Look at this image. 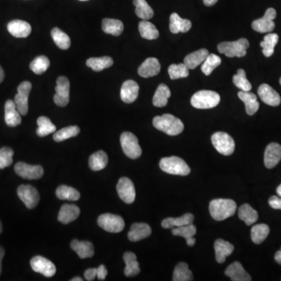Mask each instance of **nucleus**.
<instances>
[{
    "instance_id": "obj_37",
    "label": "nucleus",
    "mask_w": 281,
    "mask_h": 281,
    "mask_svg": "<svg viewBox=\"0 0 281 281\" xmlns=\"http://www.w3.org/2000/svg\"><path fill=\"white\" fill-rule=\"evenodd\" d=\"M138 29H139L140 35L143 39L154 40L158 39L160 36V32L157 30L155 26L148 20L141 21L138 25Z\"/></svg>"
},
{
    "instance_id": "obj_4",
    "label": "nucleus",
    "mask_w": 281,
    "mask_h": 281,
    "mask_svg": "<svg viewBox=\"0 0 281 281\" xmlns=\"http://www.w3.org/2000/svg\"><path fill=\"white\" fill-rule=\"evenodd\" d=\"M160 167L163 171L173 175L187 176L190 174V167L182 159L177 157L163 158L160 162Z\"/></svg>"
},
{
    "instance_id": "obj_57",
    "label": "nucleus",
    "mask_w": 281,
    "mask_h": 281,
    "mask_svg": "<svg viewBox=\"0 0 281 281\" xmlns=\"http://www.w3.org/2000/svg\"><path fill=\"white\" fill-rule=\"evenodd\" d=\"M274 259L276 263L281 265V248L279 251L276 252V254H275Z\"/></svg>"
},
{
    "instance_id": "obj_63",
    "label": "nucleus",
    "mask_w": 281,
    "mask_h": 281,
    "mask_svg": "<svg viewBox=\"0 0 281 281\" xmlns=\"http://www.w3.org/2000/svg\"><path fill=\"white\" fill-rule=\"evenodd\" d=\"M279 84H280V85H281V78H280V79H279Z\"/></svg>"
},
{
    "instance_id": "obj_52",
    "label": "nucleus",
    "mask_w": 281,
    "mask_h": 281,
    "mask_svg": "<svg viewBox=\"0 0 281 281\" xmlns=\"http://www.w3.org/2000/svg\"><path fill=\"white\" fill-rule=\"evenodd\" d=\"M269 205L270 207L274 209H280L281 210V197L273 196L269 198Z\"/></svg>"
},
{
    "instance_id": "obj_20",
    "label": "nucleus",
    "mask_w": 281,
    "mask_h": 281,
    "mask_svg": "<svg viewBox=\"0 0 281 281\" xmlns=\"http://www.w3.org/2000/svg\"><path fill=\"white\" fill-rule=\"evenodd\" d=\"M7 30L14 37L22 39L30 36L32 26L24 20H14L9 23Z\"/></svg>"
},
{
    "instance_id": "obj_5",
    "label": "nucleus",
    "mask_w": 281,
    "mask_h": 281,
    "mask_svg": "<svg viewBox=\"0 0 281 281\" xmlns=\"http://www.w3.org/2000/svg\"><path fill=\"white\" fill-rule=\"evenodd\" d=\"M249 47V42L246 39H240L235 42H221L217 49L222 54L228 57H243L247 54V49Z\"/></svg>"
},
{
    "instance_id": "obj_11",
    "label": "nucleus",
    "mask_w": 281,
    "mask_h": 281,
    "mask_svg": "<svg viewBox=\"0 0 281 281\" xmlns=\"http://www.w3.org/2000/svg\"><path fill=\"white\" fill-rule=\"evenodd\" d=\"M14 170L19 177L28 180H38L44 174V170L40 165H29L20 162L14 166Z\"/></svg>"
},
{
    "instance_id": "obj_62",
    "label": "nucleus",
    "mask_w": 281,
    "mask_h": 281,
    "mask_svg": "<svg viewBox=\"0 0 281 281\" xmlns=\"http://www.w3.org/2000/svg\"><path fill=\"white\" fill-rule=\"evenodd\" d=\"M79 1H88V0H79Z\"/></svg>"
},
{
    "instance_id": "obj_50",
    "label": "nucleus",
    "mask_w": 281,
    "mask_h": 281,
    "mask_svg": "<svg viewBox=\"0 0 281 281\" xmlns=\"http://www.w3.org/2000/svg\"><path fill=\"white\" fill-rule=\"evenodd\" d=\"M233 82L235 84L236 87L241 89V91H251V83L246 78L245 71L243 69L237 70V74L233 77Z\"/></svg>"
},
{
    "instance_id": "obj_30",
    "label": "nucleus",
    "mask_w": 281,
    "mask_h": 281,
    "mask_svg": "<svg viewBox=\"0 0 281 281\" xmlns=\"http://www.w3.org/2000/svg\"><path fill=\"white\" fill-rule=\"evenodd\" d=\"M209 54V51L206 49H199V50L189 54L183 59V64H185L189 69H195L200 64H202Z\"/></svg>"
},
{
    "instance_id": "obj_10",
    "label": "nucleus",
    "mask_w": 281,
    "mask_h": 281,
    "mask_svg": "<svg viewBox=\"0 0 281 281\" xmlns=\"http://www.w3.org/2000/svg\"><path fill=\"white\" fill-rule=\"evenodd\" d=\"M276 17V11L273 8H269L265 13L264 17L254 20L252 24L253 30L259 33H267L274 30L275 23L273 21Z\"/></svg>"
},
{
    "instance_id": "obj_61",
    "label": "nucleus",
    "mask_w": 281,
    "mask_h": 281,
    "mask_svg": "<svg viewBox=\"0 0 281 281\" xmlns=\"http://www.w3.org/2000/svg\"><path fill=\"white\" fill-rule=\"evenodd\" d=\"M2 231H3V226H2V224H1V222H0V234L2 233Z\"/></svg>"
},
{
    "instance_id": "obj_59",
    "label": "nucleus",
    "mask_w": 281,
    "mask_h": 281,
    "mask_svg": "<svg viewBox=\"0 0 281 281\" xmlns=\"http://www.w3.org/2000/svg\"><path fill=\"white\" fill-rule=\"evenodd\" d=\"M276 193H277V195L279 196V197H281V184L280 185L278 186L277 189H276Z\"/></svg>"
},
{
    "instance_id": "obj_6",
    "label": "nucleus",
    "mask_w": 281,
    "mask_h": 281,
    "mask_svg": "<svg viewBox=\"0 0 281 281\" xmlns=\"http://www.w3.org/2000/svg\"><path fill=\"white\" fill-rule=\"evenodd\" d=\"M212 143L219 153L231 155L235 149V142L231 135L225 132H215L212 136Z\"/></svg>"
},
{
    "instance_id": "obj_17",
    "label": "nucleus",
    "mask_w": 281,
    "mask_h": 281,
    "mask_svg": "<svg viewBox=\"0 0 281 281\" xmlns=\"http://www.w3.org/2000/svg\"><path fill=\"white\" fill-rule=\"evenodd\" d=\"M281 160V145L278 143H270L266 147L264 154V164L266 168L276 167Z\"/></svg>"
},
{
    "instance_id": "obj_7",
    "label": "nucleus",
    "mask_w": 281,
    "mask_h": 281,
    "mask_svg": "<svg viewBox=\"0 0 281 281\" xmlns=\"http://www.w3.org/2000/svg\"><path fill=\"white\" fill-rule=\"evenodd\" d=\"M120 145L127 157L132 160L138 159L142 155V148L138 144V139L131 132H123L120 136Z\"/></svg>"
},
{
    "instance_id": "obj_40",
    "label": "nucleus",
    "mask_w": 281,
    "mask_h": 281,
    "mask_svg": "<svg viewBox=\"0 0 281 281\" xmlns=\"http://www.w3.org/2000/svg\"><path fill=\"white\" fill-rule=\"evenodd\" d=\"M279 36L274 33L266 35L263 42H260V46L263 48V53L266 57H270L274 52L275 46L277 44Z\"/></svg>"
},
{
    "instance_id": "obj_9",
    "label": "nucleus",
    "mask_w": 281,
    "mask_h": 281,
    "mask_svg": "<svg viewBox=\"0 0 281 281\" xmlns=\"http://www.w3.org/2000/svg\"><path fill=\"white\" fill-rule=\"evenodd\" d=\"M32 88V84L29 81H23L17 88V94L14 98V103L21 116H25L28 112V97Z\"/></svg>"
},
{
    "instance_id": "obj_34",
    "label": "nucleus",
    "mask_w": 281,
    "mask_h": 281,
    "mask_svg": "<svg viewBox=\"0 0 281 281\" xmlns=\"http://www.w3.org/2000/svg\"><path fill=\"white\" fill-rule=\"evenodd\" d=\"M170 96H171V92L168 86L166 85L165 84H160L154 95L152 103L157 107H164L167 106Z\"/></svg>"
},
{
    "instance_id": "obj_33",
    "label": "nucleus",
    "mask_w": 281,
    "mask_h": 281,
    "mask_svg": "<svg viewBox=\"0 0 281 281\" xmlns=\"http://www.w3.org/2000/svg\"><path fill=\"white\" fill-rule=\"evenodd\" d=\"M102 28L106 34L120 36L123 30V24L116 19L105 18L102 23Z\"/></svg>"
},
{
    "instance_id": "obj_53",
    "label": "nucleus",
    "mask_w": 281,
    "mask_h": 281,
    "mask_svg": "<svg viewBox=\"0 0 281 281\" xmlns=\"http://www.w3.org/2000/svg\"><path fill=\"white\" fill-rule=\"evenodd\" d=\"M97 277V269L96 268H91L84 272V278L86 280L92 281Z\"/></svg>"
},
{
    "instance_id": "obj_60",
    "label": "nucleus",
    "mask_w": 281,
    "mask_h": 281,
    "mask_svg": "<svg viewBox=\"0 0 281 281\" xmlns=\"http://www.w3.org/2000/svg\"><path fill=\"white\" fill-rule=\"evenodd\" d=\"M71 281H82L83 279H81V277H78V276H77V277L73 278V279H71Z\"/></svg>"
},
{
    "instance_id": "obj_45",
    "label": "nucleus",
    "mask_w": 281,
    "mask_h": 281,
    "mask_svg": "<svg viewBox=\"0 0 281 281\" xmlns=\"http://www.w3.org/2000/svg\"><path fill=\"white\" fill-rule=\"evenodd\" d=\"M39 128L37 135L39 137H46L56 132V128L46 116H40L37 120Z\"/></svg>"
},
{
    "instance_id": "obj_3",
    "label": "nucleus",
    "mask_w": 281,
    "mask_h": 281,
    "mask_svg": "<svg viewBox=\"0 0 281 281\" xmlns=\"http://www.w3.org/2000/svg\"><path fill=\"white\" fill-rule=\"evenodd\" d=\"M221 102V96L217 92L209 90H202L194 94L191 100L193 107L206 110L215 107Z\"/></svg>"
},
{
    "instance_id": "obj_51",
    "label": "nucleus",
    "mask_w": 281,
    "mask_h": 281,
    "mask_svg": "<svg viewBox=\"0 0 281 281\" xmlns=\"http://www.w3.org/2000/svg\"><path fill=\"white\" fill-rule=\"evenodd\" d=\"M14 151L8 147L0 148V169L10 167L13 164Z\"/></svg>"
},
{
    "instance_id": "obj_14",
    "label": "nucleus",
    "mask_w": 281,
    "mask_h": 281,
    "mask_svg": "<svg viewBox=\"0 0 281 281\" xmlns=\"http://www.w3.org/2000/svg\"><path fill=\"white\" fill-rule=\"evenodd\" d=\"M17 195L29 209L36 208L40 200L39 192L33 186L20 185L17 189Z\"/></svg>"
},
{
    "instance_id": "obj_19",
    "label": "nucleus",
    "mask_w": 281,
    "mask_h": 281,
    "mask_svg": "<svg viewBox=\"0 0 281 281\" xmlns=\"http://www.w3.org/2000/svg\"><path fill=\"white\" fill-rule=\"evenodd\" d=\"M139 85L133 80L123 82L120 90V98L125 103H132L138 99Z\"/></svg>"
},
{
    "instance_id": "obj_25",
    "label": "nucleus",
    "mask_w": 281,
    "mask_h": 281,
    "mask_svg": "<svg viewBox=\"0 0 281 281\" xmlns=\"http://www.w3.org/2000/svg\"><path fill=\"white\" fill-rule=\"evenodd\" d=\"M21 115L17 110L15 103L12 100H7L5 104V121L7 126L17 127L21 123Z\"/></svg>"
},
{
    "instance_id": "obj_12",
    "label": "nucleus",
    "mask_w": 281,
    "mask_h": 281,
    "mask_svg": "<svg viewBox=\"0 0 281 281\" xmlns=\"http://www.w3.org/2000/svg\"><path fill=\"white\" fill-rule=\"evenodd\" d=\"M56 95L54 103L59 107L68 106L70 101V81L66 77L61 76L56 81Z\"/></svg>"
},
{
    "instance_id": "obj_58",
    "label": "nucleus",
    "mask_w": 281,
    "mask_h": 281,
    "mask_svg": "<svg viewBox=\"0 0 281 281\" xmlns=\"http://www.w3.org/2000/svg\"><path fill=\"white\" fill-rule=\"evenodd\" d=\"M5 78V73H4V69H3L2 67L0 66V84L3 82V81Z\"/></svg>"
},
{
    "instance_id": "obj_18",
    "label": "nucleus",
    "mask_w": 281,
    "mask_h": 281,
    "mask_svg": "<svg viewBox=\"0 0 281 281\" xmlns=\"http://www.w3.org/2000/svg\"><path fill=\"white\" fill-rule=\"evenodd\" d=\"M161 65L158 59L154 57H149L145 59L142 65L138 68V74L142 78H148L157 76L160 72Z\"/></svg>"
},
{
    "instance_id": "obj_54",
    "label": "nucleus",
    "mask_w": 281,
    "mask_h": 281,
    "mask_svg": "<svg viewBox=\"0 0 281 281\" xmlns=\"http://www.w3.org/2000/svg\"><path fill=\"white\" fill-rule=\"evenodd\" d=\"M97 269V278H98L100 280H104L106 279V276L108 274L107 269L105 267V266L101 265V266H99Z\"/></svg>"
},
{
    "instance_id": "obj_13",
    "label": "nucleus",
    "mask_w": 281,
    "mask_h": 281,
    "mask_svg": "<svg viewBox=\"0 0 281 281\" xmlns=\"http://www.w3.org/2000/svg\"><path fill=\"white\" fill-rule=\"evenodd\" d=\"M30 264L35 272L41 273L46 277L53 276L56 272V266L49 259L42 256H37L32 258Z\"/></svg>"
},
{
    "instance_id": "obj_23",
    "label": "nucleus",
    "mask_w": 281,
    "mask_h": 281,
    "mask_svg": "<svg viewBox=\"0 0 281 281\" xmlns=\"http://www.w3.org/2000/svg\"><path fill=\"white\" fill-rule=\"evenodd\" d=\"M192 22L188 19H183L177 14L173 13L170 18V30L173 34L186 33L192 28Z\"/></svg>"
},
{
    "instance_id": "obj_15",
    "label": "nucleus",
    "mask_w": 281,
    "mask_h": 281,
    "mask_svg": "<svg viewBox=\"0 0 281 281\" xmlns=\"http://www.w3.org/2000/svg\"><path fill=\"white\" fill-rule=\"evenodd\" d=\"M119 197L127 204H132L135 202L136 192L133 182L128 177H121L116 185Z\"/></svg>"
},
{
    "instance_id": "obj_16",
    "label": "nucleus",
    "mask_w": 281,
    "mask_h": 281,
    "mask_svg": "<svg viewBox=\"0 0 281 281\" xmlns=\"http://www.w3.org/2000/svg\"><path fill=\"white\" fill-rule=\"evenodd\" d=\"M258 94L262 101L269 106H277L280 104V96L269 84H263L259 86Z\"/></svg>"
},
{
    "instance_id": "obj_31",
    "label": "nucleus",
    "mask_w": 281,
    "mask_h": 281,
    "mask_svg": "<svg viewBox=\"0 0 281 281\" xmlns=\"http://www.w3.org/2000/svg\"><path fill=\"white\" fill-rule=\"evenodd\" d=\"M123 260H124L126 267L124 269V274L126 276H135L139 274L141 269L139 267V263L137 260L136 255L132 252H127L123 254Z\"/></svg>"
},
{
    "instance_id": "obj_1",
    "label": "nucleus",
    "mask_w": 281,
    "mask_h": 281,
    "mask_svg": "<svg viewBox=\"0 0 281 281\" xmlns=\"http://www.w3.org/2000/svg\"><path fill=\"white\" fill-rule=\"evenodd\" d=\"M237 210V205L232 199H216L209 203V212L215 221H222L233 216Z\"/></svg>"
},
{
    "instance_id": "obj_48",
    "label": "nucleus",
    "mask_w": 281,
    "mask_h": 281,
    "mask_svg": "<svg viewBox=\"0 0 281 281\" xmlns=\"http://www.w3.org/2000/svg\"><path fill=\"white\" fill-rule=\"evenodd\" d=\"M168 73L170 79H180L189 76V69L184 64H171L169 67Z\"/></svg>"
},
{
    "instance_id": "obj_29",
    "label": "nucleus",
    "mask_w": 281,
    "mask_h": 281,
    "mask_svg": "<svg viewBox=\"0 0 281 281\" xmlns=\"http://www.w3.org/2000/svg\"><path fill=\"white\" fill-rule=\"evenodd\" d=\"M71 248L76 252L81 259H87L94 256V246L89 241H81L73 240L71 244Z\"/></svg>"
},
{
    "instance_id": "obj_43",
    "label": "nucleus",
    "mask_w": 281,
    "mask_h": 281,
    "mask_svg": "<svg viewBox=\"0 0 281 281\" xmlns=\"http://www.w3.org/2000/svg\"><path fill=\"white\" fill-rule=\"evenodd\" d=\"M174 281H192L193 280V274L189 268V265L185 263H179L174 269Z\"/></svg>"
},
{
    "instance_id": "obj_24",
    "label": "nucleus",
    "mask_w": 281,
    "mask_h": 281,
    "mask_svg": "<svg viewBox=\"0 0 281 281\" xmlns=\"http://www.w3.org/2000/svg\"><path fill=\"white\" fill-rule=\"evenodd\" d=\"M215 259L219 263H224L226 261V258L231 256L234 250V245L228 241L223 239H217L214 243Z\"/></svg>"
},
{
    "instance_id": "obj_26",
    "label": "nucleus",
    "mask_w": 281,
    "mask_h": 281,
    "mask_svg": "<svg viewBox=\"0 0 281 281\" xmlns=\"http://www.w3.org/2000/svg\"><path fill=\"white\" fill-rule=\"evenodd\" d=\"M79 208L75 205L65 204L61 207L58 215V221L64 224H70L79 216Z\"/></svg>"
},
{
    "instance_id": "obj_47",
    "label": "nucleus",
    "mask_w": 281,
    "mask_h": 281,
    "mask_svg": "<svg viewBox=\"0 0 281 281\" xmlns=\"http://www.w3.org/2000/svg\"><path fill=\"white\" fill-rule=\"evenodd\" d=\"M79 133L80 128L78 126L67 127L54 133L53 139L56 142H60L68 138L76 137Z\"/></svg>"
},
{
    "instance_id": "obj_42",
    "label": "nucleus",
    "mask_w": 281,
    "mask_h": 281,
    "mask_svg": "<svg viewBox=\"0 0 281 281\" xmlns=\"http://www.w3.org/2000/svg\"><path fill=\"white\" fill-rule=\"evenodd\" d=\"M269 234V226L264 224L253 226L251 231V237L255 244H261L266 240Z\"/></svg>"
},
{
    "instance_id": "obj_8",
    "label": "nucleus",
    "mask_w": 281,
    "mask_h": 281,
    "mask_svg": "<svg viewBox=\"0 0 281 281\" xmlns=\"http://www.w3.org/2000/svg\"><path fill=\"white\" fill-rule=\"evenodd\" d=\"M98 224L103 230L110 233L121 232L125 226L124 221L121 216L111 213L100 215Z\"/></svg>"
},
{
    "instance_id": "obj_49",
    "label": "nucleus",
    "mask_w": 281,
    "mask_h": 281,
    "mask_svg": "<svg viewBox=\"0 0 281 281\" xmlns=\"http://www.w3.org/2000/svg\"><path fill=\"white\" fill-rule=\"evenodd\" d=\"M50 66V61L46 56H37L30 64V69L35 74H42L47 71Z\"/></svg>"
},
{
    "instance_id": "obj_22",
    "label": "nucleus",
    "mask_w": 281,
    "mask_h": 281,
    "mask_svg": "<svg viewBox=\"0 0 281 281\" xmlns=\"http://www.w3.org/2000/svg\"><path fill=\"white\" fill-rule=\"evenodd\" d=\"M226 276H229L233 281H251L252 277L239 262H234L225 270Z\"/></svg>"
},
{
    "instance_id": "obj_46",
    "label": "nucleus",
    "mask_w": 281,
    "mask_h": 281,
    "mask_svg": "<svg viewBox=\"0 0 281 281\" xmlns=\"http://www.w3.org/2000/svg\"><path fill=\"white\" fill-rule=\"evenodd\" d=\"M221 64V57L215 55V54H209L206 59H205L202 64V73H203L206 76H209L212 74V71L215 69V68L219 67Z\"/></svg>"
},
{
    "instance_id": "obj_41",
    "label": "nucleus",
    "mask_w": 281,
    "mask_h": 281,
    "mask_svg": "<svg viewBox=\"0 0 281 281\" xmlns=\"http://www.w3.org/2000/svg\"><path fill=\"white\" fill-rule=\"evenodd\" d=\"M51 36L59 49L64 50L69 49L71 46V39L65 32L58 27H54L51 32Z\"/></svg>"
},
{
    "instance_id": "obj_28",
    "label": "nucleus",
    "mask_w": 281,
    "mask_h": 281,
    "mask_svg": "<svg viewBox=\"0 0 281 281\" xmlns=\"http://www.w3.org/2000/svg\"><path fill=\"white\" fill-rule=\"evenodd\" d=\"M196 231H196V226L191 224L174 228L172 230V234L174 236H179L185 238L188 245L192 247L196 244V239L194 238V236L196 235Z\"/></svg>"
},
{
    "instance_id": "obj_21",
    "label": "nucleus",
    "mask_w": 281,
    "mask_h": 281,
    "mask_svg": "<svg viewBox=\"0 0 281 281\" xmlns=\"http://www.w3.org/2000/svg\"><path fill=\"white\" fill-rule=\"evenodd\" d=\"M152 229L148 224L145 223H136L132 224L131 231L128 233V239L131 241H138L149 237Z\"/></svg>"
},
{
    "instance_id": "obj_39",
    "label": "nucleus",
    "mask_w": 281,
    "mask_h": 281,
    "mask_svg": "<svg viewBox=\"0 0 281 281\" xmlns=\"http://www.w3.org/2000/svg\"><path fill=\"white\" fill-rule=\"evenodd\" d=\"M133 4L135 6V14L139 18L143 20L152 18L154 15L153 10L145 0H134Z\"/></svg>"
},
{
    "instance_id": "obj_27",
    "label": "nucleus",
    "mask_w": 281,
    "mask_h": 281,
    "mask_svg": "<svg viewBox=\"0 0 281 281\" xmlns=\"http://www.w3.org/2000/svg\"><path fill=\"white\" fill-rule=\"evenodd\" d=\"M238 97L241 101L244 102L247 114L253 116L259 110V103L254 93L241 91L238 92Z\"/></svg>"
},
{
    "instance_id": "obj_38",
    "label": "nucleus",
    "mask_w": 281,
    "mask_h": 281,
    "mask_svg": "<svg viewBox=\"0 0 281 281\" xmlns=\"http://www.w3.org/2000/svg\"><path fill=\"white\" fill-rule=\"evenodd\" d=\"M86 64L88 68H91L93 71H102L106 68L113 66V60L110 56H103V57L89 58L86 61Z\"/></svg>"
},
{
    "instance_id": "obj_35",
    "label": "nucleus",
    "mask_w": 281,
    "mask_h": 281,
    "mask_svg": "<svg viewBox=\"0 0 281 281\" xmlns=\"http://www.w3.org/2000/svg\"><path fill=\"white\" fill-rule=\"evenodd\" d=\"M238 216L247 226L255 224L259 219L258 212L252 207L249 204H244L238 209Z\"/></svg>"
},
{
    "instance_id": "obj_44",
    "label": "nucleus",
    "mask_w": 281,
    "mask_h": 281,
    "mask_svg": "<svg viewBox=\"0 0 281 281\" xmlns=\"http://www.w3.org/2000/svg\"><path fill=\"white\" fill-rule=\"evenodd\" d=\"M56 196L61 200L78 201L81 197L78 191L74 188L61 185L56 189Z\"/></svg>"
},
{
    "instance_id": "obj_36",
    "label": "nucleus",
    "mask_w": 281,
    "mask_h": 281,
    "mask_svg": "<svg viewBox=\"0 0 281 281\" xmlns=\"http://www.w3.org/2000/svg\"><path fill=\"white\" fill-rule=\"evenodd\" d=\"M89 167L93 171H100L107 166L108 155L103 151L95 152L89 157Z\"/></svg>"
},
{
    "instance_id": "obj_56",
    "label": "nucleus",
    "mask_w": 281,
    "mask_h": 281,
    "mask_svg": "<svg viewBox=\"0 0 281 281\" xmlns=\"http://www.w3.org/2000/svg\"><path fill=\"white\" fill-rule=\"evenodd\" d=\"M217 2L218 0H203L204 4L206 7H212V6L215 5Z\"/></svg>"
},
{
    "instance_id": "obj_2",
    "label": "nucleus",
    "mask_w": 281,
    "mask_h": 281,
    "mask_svg": "<svg viewBox=\"0 0 281 281\" xmlns=\"http://www.w3.org/2000/svg\"><path fill=\"white\" fill-rule=\"evenodd\" d=\"M152 123L157 130L170 136L180 135L184 128L183 122L179 118L171 114L155 116Z\"/></svg>"
},
{
    "instance_id": "obj_55",
    "label": "nucleus",
    "mask_w": 281,
    "mask_h": 281,
    "mask_svg": "<svg viewBox=\"0 0 281 281\" xmlns=\"http://www.w3.org/2000/svg\"><path fill=\"white\" fill-rule=\"evenodd\" d=\"M4 256H5V251H4V248L0 246V275L2 273V261Z\"/></svg>"
},
{
    "instance_id": "obj_32",
    "label": "nucleus",
    "mask_w": 281,
    "mask_h": 281,
    "mask_svg": "<svg viewBox=\"0 0 281 281\" xmlns=\"http://www.w3.org/2000/svg\"><path fill=\"white\" fill-rule=\"evenodd\" d=\"M194 220H195V217L192 213H186L181 215L180 217L167 218L162 221L161 224L162 227L165 229H170V228H179L182 226L193 224Z\"/></svg>"
}]
</instances>
